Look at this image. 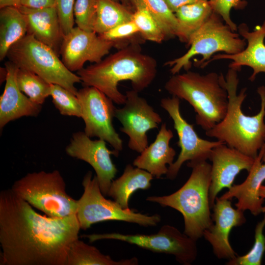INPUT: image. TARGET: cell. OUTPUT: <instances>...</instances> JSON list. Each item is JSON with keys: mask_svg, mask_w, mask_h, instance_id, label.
I'll use <instances>...</instances> for the list:
<instances>
[{"mask_svg": "<svg viewBox=\"0 0 265 265\" xmlns=\"http://www.w3.org/2000/svg\"><path fill=\"white\" fill-rule=\"evenodd\" d=\"M80 229L76 214L42 215L11 188L0 193V265H66Z\"/></svg>", "mask_w": 265, "mask_h": 265, "instance_id": "6da1fadb", "label": "cell"}, {"mask_svg": "<svg viewBox=\"0 0 265 265\" xmlns=\"http://www.w3.org/2000/svg\"><path fill=\"white\" fill-rule=\"evenodd\" d=\"M157 74L156 59L142 53L135 43L77 72L85 86L97 88L118 105L126 100L118 89L119 82L129 80L132 89L140 92L152 83Z\"/></svg>", "mask_w": 265, "mask_h": 265, "instance_id": "7a4b0ae2", "label": "cell"}, {"mask_svg": "<svg viewBox=\"0 0 265 265\" xmlns=\"http://www.w3.org/2000/svg\"><path fill=\"white\" fill-rule=\"evenodd\" d=\"M237 72L229 68L223 80L228 95L225 116L205 134L255 159L265 144V86H261L257 89L261 98L260 111L253 116L245 115L241 105L247 96V88H242L237 94L239 83Z\"/></svg>", "mask_w": 265, "mask_h": 265, "instance_id": "3957f363", "label": "cell"}, {"mask_svg": "<svg viewBox=\"0 0 265 265\" xmlns=\"http://www.w3.org/2000/svg\"><path fill=\"white\" fill-rule=\"evenodd\" d=\"M224 78L215 72L202 75L187 71L172 75L164 88L193 107L197 125L207 131L220 122L226 113L228 95L223 83Z\"/></svg>", "mask_w": 265, "mask_h": 265, "instance_id": "277c9868", "label": "cell"}, {"mask_svg": "<svg viewBox=\"0 0 265 265\" xmlns=\"http://www.w3.org/2000/svg\"><path fill=\"white\" fill-rule=\"evenodd\" d=\"M186 165L191 173L180 188L170 195L150 196L146 200L180 212L184 220V233L197 240L213 224L209 200L211 164L205 160Z\"/></svg>", "mask_w": 265, "mask_h": 265, "instance_id": "5b68a950", "label": "cell"}, {"mask_svg": "<svg viewBox=\"0 0 265 265\" xmlns=\"http://www.w3.org/2000/svg\"><path fill=\"white\" fill-rule=\"evenodd\" d=\"M11 190L32 207L53 217L76 214L77 200L68 195L60 172L28 173L13 184Z\"/></svg>", "mask_w": 265, "mask_h": 265, "instance_id": "8992f818", "label": "cell"}, {"mask_svg": "<svg viewBox=\"0 0 265 265\" xmlns=\"http://www.w3.org/2000/svg\"><path fill=\"white\" fill-rule=\"evenodd\" d=\"M240 36L225 23L219 15L213 11L186 45L190 47L189 50L183 55L166 62L165 65L171 67V73L175 75L182 69L189 71L191 67V59L196 55L202 57L194 63L195 66L200 67L216 53H238L245 48L247 44L245 39Z\"/></svg>", "mask_w": 265, "mask_h": 265, "instance_id": "52a82bcc", "label": "cell"}, {"mask_svg": "<svg viewBox=\"0 0 265 265\" xmlns=\"http://www.w3.org/2000/svg\"><path fill=\"white\" fill-rule=\"evenodd\" d=\"M51 48L26 34L9 50L6 57L19 68L32 72L51 84L59 85L76 95L80 77L70 71Z\"/></svg>", "mask_w": 265, "mask_h": 265, "instance_id": "ba28073f", "label": "cell"}, {"mask_svg": "<svg viewBox=\"0 0 265 265\" xmlns=\"http://www.w3.org/2000/svg\"><path fill=\"white\" fill-rule=\"evenodd\" d=\"M82 185L83 193L77 200L76 215L80 229L86 230L92 225L106 221H120L144 227L155 226L161 220L158 214L148 215L130 208L124 209L115 201L106 198L102 193L96 175L89 171Z\"/></svg>", "mask_w": 265, "mask_h": 265, "instance_id": "9c48e42d", "label": "cell"}, {"mask_svg": "<svg viewBox=\"0 0 265 265\" xmlns=\"http://www.w3.org/2000/svg\"><path fill=\"white\" fill-rule=\"evenodd\" d=\"M81 237L88 238L90 242L102 239L126 242L152 252L173 255L178 262L184 265H191L197 256L196 240L170 225H163L158 233L151 235L110 233Z\"/></svg>", "mask_w": 265, "mask_h": 265, "instance_id": "30bf717a", "label": "cell"}, {"mask_svg": "<svg viewBox=\"0 0 265 265\" xmlns=\"http://www.w3.org/2000/svg\"><path fill=\"white\" fill-rule=\"evenodd\" d=\"M76 96L81 106L85 133L90 138L103 139L114 150L121 151L123 141L113 125L116 108L112 100L93 86L80 89Z\"/></svg>", "mask_w": 265, "mask_h": 265, "instance_id": "8fae6325", "label": "cell"}, {"mask_svg": "<svg viewBox=\"0 0 265 265\" xmlns=\"http://www.w3.org/2000/svg\"><path fill=\"white\" fill-rule=\"evenodd\" d=\"M180 99L172 96L160 101V106L169 115L174 123V128L178 136L177 142L181 148L177 159L168 167L167 178L175 179L182 165L186 161L196 163L210 159L212 149L224 143L223 142L209 141L200 138L195 131L193 125L189 124L182 116L180 109Z\"/></svg>", "mask_w": 265, "mask_h": 265, "instance_id": "7c38bea8", "label": "cell"}, {"mask_svg": "<svg viewBox=\"0 0 265 265\" xmlns=\"http://www.w3.org/2000/svg\"><path fill=\"white\" fill-rule=\"evenodd\" d=\"M138 93L133 89L126 92V102L116 108L115 117L122 125L120 130L129 136V148L140 153L148 145L147 132L157 128L162 118Z\"/></svg>", "mask_w": 265, "mask_h": 265, "instance_id": "4fadbf2b", "label": "cell"}, {"mask_svg": "<svg viewBox=\"0 0 265 265\" xmlns=\"http://www.w3.org/2000/svg\"><path fill=\"white\" fill-rule=\"evenodd\" d=\"M65 151L68 156L83 160L92 167L101 191L107 196L111 183L118 171L110 156L117 157L119 152L109 150L105 140L99 138L92 140L83 132L73 134Z\"/></svg>", "mask_w": 265, "mask_h": 265, "instance_id": "5bb4252c", "label": "cell"}, {"mask_svg": "<svg viewBox=\"0 0 265 265\" xmlns=\"http://www.w3.org/2000/svg\"><path fill=\"white\" fill-rule=\"evenodd\" d=\"M116 46V43L103 38L94 31L76 26L64 36L60 55L70 71L78 72L87 61L94 63L101 61Z\"/></svg>", "mask_w": 265, "mask_h": 265, "instance_id": "9a60e30c", "label": "cell"}, {"mask_svg": "<svg viewBox=\"0 0 265 265\" xmlns=\"http://www.w3.org/2000/svg\"><path fill=\"white\" fill-rule=\"evenodd\" d=\"M212 208L214 223L204 231L203 236L212 246L218 259L232 260L237 255L230 243L229 234L233 227L245 223L244 211L234 209L231 200L217 197Z\"/></svg>", "mask_w": 265, "mask_h": 265, "instance_id": "2e32d148", "label": "cell"}, {"mask_svg": "<svg viewBox=\"0 0 265 265\" xmlns=\"http://www.w3.org/2000/svg\"><path fill=\"white\" fill-rule=\"evenodd\" d=\"M209 159L212 162L209 200L212 208L218 193L224 188L230 189L241 170L249 172L255 159L222 143L212 149Z\"/></svg>", "mask_w": 265, "mask_h": 265, "instance_id": "e0dca14e", "label": "cell"}, {"mask_svg": "<svg viewBox=\"0 0 265 265\" xmlns=\"http://www.w3.org/2000/svg\"><path fill=\"white\" fill-rule=\"evenodd\" d=\"M249 29L245 23L238 26V34L245 39L247 43L242 51L234 54L217 53L204 63L200 67L204 68L213 61L229 59L232 62L229 67L238 72L244 66L252 69L253 73L249 78L251 81L255 80L258 74L265 73V21L262 25L256 26L253 31H250Z\"/></svg>", "mask_w": 265, "mask_h": 265, "instance_id": "ac0fdd59", "label": "cell"}, {"mask_svg": "<svg viewBox=\"0 0 265 265\" xmlns=\"http://www.w3.org/2000/svg\"><path fill=\"white\" fill-rule=\"evenodd\" d=\"M7 71L5 85L0 97V128L9 122L24 116L36 117L42 105L32 102L19 88L16 74L19 67L8 60L5 63Z\"/></svg>", "mask_w": 265, "mask_h": 265, "instance_id": "d6986e66", "label": "cell"}, {"mask_svg": "<svg viewBox=\"0 0 265 265\" xmlns=\"http://www.w3.org/2000/svg\"><path fill=\"white\" fill-rule=\"evenodd\" d=\"M265 151V144L260 149L245 180L239 185H233L220 198L232 200L237 198V208L243 211H249L255 216L262 212L264 199L259 195V189L265 180V162L262 158Z\"/></svg>", "mask_w": 265, "mask_h": 265, "instance_id": "ffe728a7", "label": "cell"}, {"mask_svg": "<svg viewBox=\"0 0 265 265\" xmlns=\"http://www.w3.org/2000/svg\"><path fill=\"white\" fill-rule=\"evenodd\" d=\"M27 23V34L53 50L59 56L64 35L55 7H19Z\"/></svg>", "mask_w": 265, "mask_h": 265, "instance_id": "44dd1931", "label": "cell"}, {"mask_svg": "<svg viewBox=\"0 0 265 265\" xmlns=\"http://www.w3.org/2000/svg\"><path fill=\"white\" fill-rule=\"evenodd\" d=\"M173 136L166 123H163L155 141L134 159L133 165L148 171L157 178L166 175L168 167L166 165L169 166L174 162L176 155L175 150L169 145Z\"/></svg>", "mask_w": 265, "mask_h": 265, "instance_id": "7402d4cb", "label": "cell"}, {"mask_svg": "<svg viewBox=\"0 0 265 265\" xmlns=\"http://www.w3.org/2000/svg\"><path fill=\"white\" fill-rule=\"evenodd\" d=\"M153 177L144 169L127 164L121 176L112 181L107 196L123 208H129V202L132 195L137 190L150 188Z\"/></svg>", "mask_w": 265, "mask_h": 265, "instance_id": "603a6c76", "label": "cell"}, {"mask_svg": "<svg viewBox=\"0 0 265 265\" xmlns=\"http://www.w3.org/2000/svg\"><path fill=\"white\" fill-rule=\"evenodd\" d=\"M27 23L19 8L6 6L0 10V60L6 57L9 49L27 34Z\"/></svg>", "mask_w": 265, "mask_h": 265, "instance_id": "cb8c5ba5", "label": "cell"}, {"mask_svg": "<svg viewBox=\"0 0 265 265\" xmlns=\"http://www.w3.org/2000/svg\"><path fill=\"white\" fill-rule=\"evenodd\" d=\"M213 10L209 0L199 1L181 7L175 14L178 21V38L186 45L209 19Z\"/></svg>", "mask_w": 265, "mask_h": 265, "instance_id": "d4e9b609", "label": "cell"}, {"mask_svg": "<svg viewBox=\"0 0 265 265\" xmlns=\"http://www.w3.org/2000/svg\"><path fill=\"white\" fill-rule=\"evenodd\" d=\"M138 259L113 260L96 247L89 245L79 238L71 244L67 255L66 265H137Z\"/></svg>", "mask_w": 265, "mask_h": 265, "instance_id": "484cf974", "label": "cell"}, {"mask_svg": "<svg viewBox=\"0 0 265 265\" xmlns=\"http://www.w3.org/2000/svg\"><path fill=\"white\" fill-rule=\"evenodd\" d=\"M97 13L93 31L102 34L121 24L132 21L133 12L120 2L97 0Z\"/></svg>", "mask_w": 265, "mask_h": 265, "instance_id": "4316f807", "label": "cell"}, {"mask_svg": "<svg viewBox=\"0 0 265 265\" xmlns=\"http://www.w3.org/2000/svg\"><path fill=\"white\" fill-rule=\"evenodd\" d=\"M16 81L20 90L37 104L42 105L50 96L51 83L28 70L19 68Z\"/></svg>", "mask_w": 265, "mask_h": 265, "instance_id": "83f0119b", "label": "cell"}, {"mask_svg": "<svg viewBox=\"0 0 265 265\" xmlns=\"http://www.w3.org/2000/svg\"><path fill=\"white\" fill-rule=\"evenodd\" d=\"M139 6H144L149 11L161 29L165 40L178 37V21L164 0H140Z\"/></svg>", "mask_w": 265, "mask_h": 265, "instance_id": "f1b7e54d", "label": "cell"}, {"mask_svg": "<svg viewBox=\"0 0 265 265\" xmlns=\"http://www.w3.org/2000/svg\"><path fill=\"white\" fill-rule=\"evenodd\" d=\"M132 21L137 26L141 37L144 40L161 43L165 38L152 15L143 6H139L133 13Z\"/></svg>", "mask_w": 265, "mask_h": 265, "instance_id": "f546056e", "label": "cell"}, {"mask_svg": "<svg viewBox=\"0 0 265 265\" xmlns=\"http://www.w3.org/2000/svg\"><path fill=\"white\" fill-rule=\"evenodd\" d=\"M50 96L61 114L81 118V106L76 95L59 85L51 84Z\"/></svg>", "mask_w": 265, "mask_h": 265, "instance_id": "4dcf8cb0", "label": "cell"}, {"mask_svg": "<svg viewBox=\"0 0 265 265\" xmlns=\"http://www.w3.org/2000/svg\"><path fill=\"white\" fill-rule=\"evenodd\" d=\"M265 226V213L264 218L255 227V240L252 248L247 254L229 260L226 265H261L265 252V236L263 233Z\"/></svg>", "mask_w": 265, "mask_h": 265, "instance_id": "1f68e13d", "label": "cell"}, {"mask_svg": "<svg viewBox=\"0 0 265 265\" xmlns=\"http://www.w3.org/2000/svg\"><path fill=\"white\" fill-rule=\"evenodd\" d=\"M97 7V0H75L74 14L77 26L85 31H94Z\"/></svg>", "mask_w": 265, "mask_h": 265, "instance_id": "d6a6232c", "label": "cell"}, {"mask_svg": "<svg viewBox=\"0 0 265 265\" xmlns=\"http://www.w3.org/2000/svg\"><path fill=\"white\" fill-rule=\"evenodd\" d=\"M213 12L219 15L225 23L233 31H238V26L232 20L230 12L232 8L244 9L247 2L244 0H209Z\"/></svg>", "mask_w": 265, "mask_h": 265, "instance_id": "836d02e7", "label": "cell"}, {"mask_svg": "<svg viewBox=\"0 0 265 265\" xmlns=\"http://www.w3.org/2000/svg\"><path fill=\"white\" fill-rule=\"evenodd\" d=\"M139 33V30L133 21L126 22L99 35L103 38L116 43V46L120 41L130 40ZM99 35V34H98Z\"/></svg>", "mask_w": 265, "mask_h": 265, "instance_id": "e575fe53", "label": "cell"}, {"mask_svg": "<svg viewBox=\"0 0 265 265\" xmlns=\"http://www.w3.org/2000/svg\"><path fill=\"white\" fill-rule=\"evenodd\" d=\"M75 0H55V6L64 36L74 27Z\"/></svg>", "mask_w": 265, "mask_h": 265, "instance_id": "d590c367", "label": "cell"}, {"mask_svg": "<svg viewBox=\"0 0 265 265\" xmlns=\"http://www.w3.org/2000/svg\"><path fill=\"white\" fill-rule=\"evenodd\" d=\"M21 6L31 8L55 7V0H21Z\"/></svg>", "mask_w": 265, "mask_h": 265, "instance_id": "8d00e7d4", "label": "cell"}, {"mask_svg": "<svg viewBox=\"0 0 265 265\" xmlns=\"http://www.w3.org/2000/svg\"><path fill=\"white\" fill-rule=\"evenodd\" d=\"M169 9L173 12L175 13L182 6L192 3L199 1V0H164Z\"/></svg>", "mask_w": 265, "mask_h": 265, "instance_id": "74e56055", "label": "cell"}, {"mask_svg": "<svg viewBox=\"0 0 265 265\" xmlns=\"http://www.w3.org/2000/svg\"><path fill=\"white\" fill-rule=\"evenodd\" d=\"M120 2L129 10L134 12L140 5V0H120Z\"/></svg>", "mask_w": 265, "mask_h": 265, "instance_id": "f35d334b", "label": "cell"}, {"mask_svg": "<svg viewBox=\"0 0 265 265\" xmlns=\"http://www.w3.org/2000/svg\"><path fill=\"white\" fill-rule=\"evenodd\" d=\"M21 0H0V8L6 6L20 7Z\"/></svg>", "mask_w": 265, "mask_h": 265, "instance_id": "ab89813d", "label": "cell"}, {"mask_svg": "<svg viewBox=\"0 0 265 265\" xmlns=\"http://www.w3.org/2000/svg\"><path fill=\"white\" fill-rule=\"evenodd\" d=\"M259 195L261 197L265 199V186L262 185L259 189ZM262 212L265 213V205L263 207Z\"/></svg>", "mask_w": 265, "mask_h": 265, "instance_id": "60d3db41", "label": "cell"}, {"mask_svg": "<svg viewBox=\"0 0 265 265\" xmlns=\"http://www.w3.org/2000/svg\"><path fill=\"white\" fill-rule=\"evenodd\" d=\"M262 161L263 162H265V151L264 152V154L262 158Z\"/></svg>", "mask_w": 265, "mask_h": 265, "instance_id": "b9f144b4", "label": "cell"}, {"mask_svg": "<svg viewBox=\"0 0 265 265\" xmlns=\"http://www.w3.org/2000/svg\"><path fill=\"white\" fill-rule=\"evenodd\" d=\"M114 1H118V2H120V0H113Z\"/></svg>", "mask_w": 265, "mask_h": 265, "instance_id": "7bdbcfd3", "label": "cell"}]
</instances>
